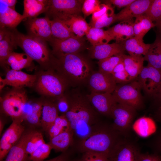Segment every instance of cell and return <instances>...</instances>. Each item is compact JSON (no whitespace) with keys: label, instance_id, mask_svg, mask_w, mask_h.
I'll list each match as a JSON object with an SVG mask.
<instances>
[{"label":"cell","instance_id":"cell-1","mask_svg":"<svg viewBox=\"0 0 161 161\" xmlns=\"http://www.w3.org/2000/svg\"><path fill=\"white\" fill-rule=\"evenodd\" d=\"M66 93L70 107L64 115L74 135L79 140L83 139L89 134L94 126L100 122L98 113L92 106L87 95L77 88Z\"/></svg>","mask_w":161,"mask_h":161},{"label":"cell","instance_id":"cell-2","mask_svg":"<svg viewBox=\"0 0 161 161\" xmlns=\"http://www.w3.org/2000/svg\"><path fill=\"white\" fill-rule=\"evenodd\" d=\"M54 55L52 69L63 78L69 86L75 88L87 83L92 71L86 58L79 53Z\"/></svg>","mask_w":161,"mask_h":161},{"label":"cell","instance_id":"cell-3","mask_svg":"<svg viewBox=\"0 0 161 161\" xmlns=\"http://www.w3.org/2000/svg\"><path fill=\"white\" fill-rule=\"evenodd\" d=\"M124 137L113 128L112 124L99 122L88 136L79 140L77 148L83 153L95 152L104 154L108 158L115 146Z\"/></svg>","mask_w":161,"mask_h":161},{"label":"cell","instance_id":"cell-4","mask_svg":"<svg viewBox=\"0 0 161 161\" xmlns=\"http://www.w3.org/2000/svg\"><path fill=\"white\" fill-rule=\"evenodd\" d=\"M12 40L17 46L21 48L24 53L36 61L41 69H52L54 56L49 49L46 41L25 35L16 28L10 29Z\"/></svg>","mask_w":161,"mask_h":161},{"label":"cell","instance_id":"cell-5","mask_svg":"<svg viewBox=\"0 0 161 161\" xmlns=\"http://www.w3.org/2000/svg\"><path fill=\"white\" fill-rule=\"evenodd\" d=\"M36 75L34 86L40 94L55 101L62 96L69 86L66 81L53 69H41Z\"/></svg>","mask_w":161,"mask_h":161},{"label":"cell","instance_id":"cell-6","mask_svg":"<svg viewBox=\"0 0 161 161\" xmlns=\"http://www.w3.org/2000/svg\"><path fill=\"white\" fill-rule=\"evenodd\" d=\"M1 112L12 119H22L23 110L28 101L27 95L23 88H13L0 97Z\"/></svg>","mask_w":161,"mask_h":161},{"label":"cell","instance_id":"cell-7","mask_svg":"<svg viewBox=\"0 0 161 161\" xmlns=\"http://www.w3.org/2000/svg\"><path fill=\"white\" fill-rule=\"evenodd\" d=\"M137 110L128 105L117 103L112 106L110 117L113 120V128L124 137H129Z\"/></svg>","mask_w":161,"mask_h":161},{"label":"cell","instance_id":"cell-8","mask_svg":"<svg viewBox=\"0 0 161 161\" xmlns=\"http://www.w3.org/2000/svg\"><path fill=\"white\" fill-rule=\"evenodd\" d=\"M140 86L135 80L127 83L117 84L112 96L117 103L131 106L137 110L143 106Z\"/></svg>","mask_w":161,"mask_h":161},{"label":"cell","instance_id":"cell-9","mask_svg":"<svg viewBox=\"0 0 161 161\" xmlns=\"http://www.w3.org/2000/svg\"><path fill=\"white\" fill-rule=\"evenodd\" d=\"M84 0H48L45 13L50 20L62 19L72 15H80Z\"/></svg>","mask_w":161,"mask_h":161},{"label":"cell","instance_id":"cell-10","mask_svg":"<svg viewBox=\"0 0 161 161\" xmlns=\"http://www.w3.org/2000/svg\"><path fill=\"white\" fill-rule=\"evenodd\" d=\"M137 78L141 89L157 98L161 85V70L148 64L143 66Z\"/></svg>","mask_w":161,"mask_h":161},{"label":"cell","instance_id":"cell-11","mask_svg":"<svg viewBox=\"0 0 161 161\" xmlns=\"http://www.w3.org/2000/svg\"><path fill=\"white\" fill-rule=\"evenodd\" d=\"M141 153L136 142L125 137L115 146L108 158L109 161H138Z\"/></svg>","mask_w":161,"mask_h":161},{"label":"cell","instance_id":"cell-12","mask_svg":"<svg viewBox=\"0 0 161 161\" xmlns=\"http://www.w3.org/2000/svg\"><path fill=\"white\" fill-rule=\"evenodd\" d=\"M23 119H12L13 121L2 135L0 141V161H3L11 148L20 140L25 132L22 124Z\"/></svg>","mask_w":161,"mask_h":161},{"label":"cell","instance_id":"cell-13","mask_svg":"<svg viewBox=\"0 0 161 161\" xmlns=\"http://www.w3.org/2000/svg\"><path fill=\"white\" fill-rule=\"evenodd\" d=\"M24 24L29 36L46 42L52 38L50 19L47 17L27 18Z\"/></svg>","mask_w":161,"mask_h":161},{"label":"cell","instance_id":"cell-14","mask_svg":"<svg viewBox=\"0 0 161 161\" xmlns=\"http://www.w3.org/2000/svg\"><path fill=\"white\" fill-rule=\"evenodd\" d=\"M36 78L35 74L30 75L21 71L8 69L5 78L0 77V90L6 85L18 88L34 87Z\"/></svg>","mask_w":161,"mask_h":161},{"label":"cell","instance_id":"cell-15","mask_svg":"<svg viewBox=\"0 0 161 161\" xmlns=\"http://www.w3.org/2000/svg\"><path fill=\"white\" fill-rule=\"evenodd\" d=\"M91 92H109L112 93L117 84L111 74L99 71H92L87 81Z\"/></svg>","mask_w":161,"mask_h":161},{"label":"cell","instance_id":"cell-16","mask_svg":"<svg viewBox=\"0 0 161 161\" xmlns=\"http://www.w3.org/2000/svg\"><path fill=\"white\" fill-rule=\"evenodd\" d=\"M52 47L54 55L60 54L78 53L84 45L83 38L71 37L60 40L52 37L48 41Z\"/></svg>","mask_w":161,"mask_h":161},{"label":"cell","instance_id":"cell-17","mask_svg":"<svg viewBox=\"0 0 161 161\" xmlns=\"http://www.w3.org/2000/svg\"><path fill=\"white\" fill-rule=\"evenodd\" d=\"M87 96L92 106L98 113L110 117L112 108L117 103L112 93L91 92Z\"/></svg>","mask_w":161,"mask_h":161},{"label":"cell","instance_id":"cell-18","mask_svg":"<svg viewBox=\"0 0 161 161\" xmlns=\"http://www.w3.org/2000/svg\"><path fill=\"white\" fill-rule=\"evenodd\" d=\"M153 0H135L115 14V22L121 21L145 14Z\"/></svg>","mask_w":161,"mask_h":161},{"label":"cell","instance_id":"cell-19","mask_svg":"<svg viewBox=\"0 0 161 161\" xmlns=\"http://www.w3.org/2000/svg\"><path fill=\"white\" fill-rule=\"evenodd\" d=\"M134 18L124 20L107 30L109 35L115 40V43L120 44L134 36Z\"/></svg>","mask_w":161,"mask_h":161},{"label":"cell","instance_id":"cell-20","mask_svg":"<svg viewBox=\"0 0 161 161\" xmlns=\"http://www.w3.org/2000/svg\"><path fill=\"white\" fill-rule=\"evenodd\" d=\"M89 50L90 57L98 60L123 54L125 51L121 45L116 43L92 46Z\"/></svg>","mask_w":161,"mask_h":161},{"label":"cell","instance_id":"cell-21","mask_svg":"<svg viewBox=\"0 0 161 161\" xmlns=\"http://www.w3.org/2000/svg\"><path fill=\"white\" fill-rule=\"evenodd\" d=\"M30 133V131H25L19 141L10 150L3 161H27L29 160L26 147Z\"/></svg>","mask_w":161,"mask_h":161},{"label":"cell","instance_id":"cell-22","mask_svg":"<svg viewBox=\"0 0 161 161\" xmlns=\"http://www.w3.org/2000/svg\"><path fill=\"white\" fill-rule=\"evenodd\" d=\"M58 116V112L55 101L51 100L43 101L41 125L44 131H47Z\"/></svg>","mask_w":161,"mask_h":161},{"label":"cell","instance_id":"cell-23","mask_svg":"<svg viewBox=\"0 0 161 161\" xmlns=\"http://www.w3.org/2000/svg\"><path fill=\"white\" fill-rule=\"evenodd\" d=\"M61 20L63 21L72 32L79 38H82L86 35L91 28L85 18L80 15H72Z\"/></svg>","mask_w":161,"mask_h":161},{"label":"cell","instance_id":"cell-24","mask_svg":"<svg viewBox=\"0 0 161 161\" xmlns=\"http://www.w3.org/2000/svg\"><path fill=\"white\" fill-rule=\"evenodd\" d=\"M144 57L142 55H123V62L131 81L138 77L144 66Z\"/></svg>","mask_w":161,"mask_h":161},{"label":"cell","instance_id":"cell-25","mask_svg":"<svg viewBox=\"0 0 161 161\" xmlns=\"http://www.w3.org/2000/svg\"><path fill=\"white\" fill-rule=\"evenodd\" d=\"M124 50L129 55H145L149 49L151 44L145 43L143 39L134 36L120 44Z\"/></svg>","mask_w":161,"mask_h":161},{"label":"cell","instance_id":"cell-26","mask_svg":"<svg viewBox=\"0 0 161 161\" xmlns=\"http://www.w3.org/2000/svg\"><path fill=\"white\" fill-rule=\"evenodd\" d=\"M74 136L73 132L70 129L49 138V141L48 143L55 151L64 152L72 144Z\"/></svg>","mask_w":161,"mask_h":161},{"label":"cell","instance_id":"cell-27","mask_svg":"<svg viewBox=\"0 0 161 161\" xmlns=\"http://www.w3.org/2000/svg\"><path fill=\"white\" fill-rule=\"evenodd\" d=\"M47 0H24V10L22 15L25 19L36 18L40 14L45 13Z\"/></svg>","mask_w":161,"mask_h":161},{"label":"cell","instance_id":"cell-28","mask_svg":"<svg viewBox=\"0 0 161 161\" xmlns=\"http://www.w3.org/2000/svg\"><path fill=\"white\" fill-rule=\"evenodd\" d=\"M33 61L30 58L24 53L13 52L8 57L6 65L10 66L12 69L21 71L23 69H28L33 67Z\"/></svg>","mask_w":161,"mask_h":161},{"label":"cell","instance_id":"cell-29","mask_svg":"<svg viewBox=\"0 0 161 161\" xmlns=\"http://www.w3.org/2000/svg\"><path fill=\"white\" fill-rule=\"evenodd\" d=\"M144 61L148 64L161 70V38L158 36L154 41L151 44L146 55L143 56Z\"/></svg>","mask_w":161,"mask_h":161},{"label":"cell","instance_id":"cell-30","mask_svg":"<svg viewBox=\"0 0 161 161\" xmlns=\"http://www.w3.org/2000/svg\"><path fill=\"white\" fill-rule=\"evenodd\" d=\"M24 19L22 15L15 10L8 8L3 12L0 13V27L15 29Z\"/></svg>","mask_w":161,"mask_h":161},{"label":"cell","instance_id":"cell-31","mask_svg":"<svg viewBox=\"0 0 161 161\" xmlns=\"http://www.w3.org/2000/svg\"><path fill=\"white\" fill-rule=\"evenodd\" d=\"M155 26V24L145 14L139 16L135 18L133 24L134 36L143 39L147 32Z\"/></svg>","mask_w":161,"mask_h":161},{"label":"cell","instance_id":"cell-32","mask_svg":"<svg viewBox=\"0 0 161 161\" xmlns=\"http://www.w3.org/2000/svg\"><path fill=\"white\" fill-rule=\"evenodd\" d=\"M52 37L63 40L74 37H77L62 21L58 19L50 20Z\"/></svg>","mask_w":161,"mask_h":161},{"label":"cell","instance_id":"cell-33","mask_svg":"<svg viewBox=\"0 0 161 161\" xmlns=\"http://www.w3.org/2000/svg\"><path fill=\"white\" fill-rule=\"evenodd\" d=\"M17 47L12 40L11 30L9 29V31L7 35L0 41V63L1 66L8 69L6 64V60L10 54L13 52V50L16 48Z\"/></svg>","mask_w":161,"mask_h":161},{"label":"cell","instance_id":"cell-34","mask_svg":"<svg viewBox=\"0 0 161 161\" xmlns=\"http://www.w3.org/2000/svg\"><path fill=\"white\" fill-rule=\"evenodd\" d=\"M86 36L92 46L107 44L114 40L107 30L95 27H91Z\"/></svg>","mask_w":161,"mask_h":161},{"label":"cell","instance_id":"cell-35","mask_svg":"<svg viewBox=\"0 0 161 161\" xmlns=\"http://www.w3.org/2000/svg\"><path fill=\"white\" fill-rule=\"evenodd\" d=\"M71 129L69 123L64 114L59 116L49 129V138Z\"/></svg>","mask_w":161,"mask_h":161},{"label":"cell","instance_id":"cell-36","mask_svg":"<svg viewBox=\"0 0 161 161\" xmlns=\"http://www.w3.org/2000/svg\"><path fill=\"white\" fill-rule=\"evenodd\" d=\"M123 54L113 56L99 60L98 62V71L106 74H111L114 68L123 61Z\"/></svg>","mask_w":161,"mask_h":161},{"label":"cell","instance_id":"cell-37","mask_svg":"<svg viewBox=\"0 0 161 161\" xmlns=\"http://www.w3.org/2000/svg\"><path fill=\"white\" fill-rule=\"evenodd\" d=\"M32 109L23 117L28 123L33 125H41L43 101L31 103Z\"/></svg>","mask_w":161,"mask_h":161},{"label":"cell","instance_id":"cell-38","mask_svg":"<svg viewBox=\"0 0 161 161\" xmlns=\"http://www.w3.org/2000/svg\"><path fill=\"white\" fill-rule=\"evenodd\" d=\"M45 143L43 135L41 132L36 130L30 131V135L26 145L27 154L30 155Z\"/></svg>","mask_w":161,"mask_h":161},{"label":"cell","instance_id":"cell-39","mask_svg":"<svg viewBox=\"0 0 161 161\" xmlns=\"http://www.w3.org/2000/svg\"><path fill=\"white\" fill-rule=\"evenodd\" d=\"M115 14L111 7L104 14L95 21L90 22V26L92 27L102 28L107 27L115 22Z\"/></svg>","mask_w":161,"mask_h":161},{"label":"cell","instance_id":"cell-40","mask_svg":"<svg viewBox=\"0 0 161 161\" xmlns=\"http://www.w3.org/2000/svg\"><path fill=\"white\" fill-rule=\"evenodd\" d=\"M111 75L117 84H125L131 81L125 69L123 61L114 68Z\"/></svg>","mask_w":161,"mask_h":161},{"label":"cell","instance_id":"cell-41","mask_svg":"<svg viewBox=\"0 0 161 161\" xmlns=\"http://www.w3.org/2000/svg\"><path fill=\"white\" fill-rule=\"evenodd\" d=\"M52 147L48 143H44L30 155L29 160L32 161H43L48 157Z\"/></svg>","mask_w":161,"mask_h":161},{"label":"cell","instance_id":"cell-42","mask_svg":"<svg viewBox=\"0 0 161 161\" xmlns=\"http://www.w3.org/2000/svg\"><path fill=\"white\" fill-rule=\"evenodd\" d=\"M145 14L155 24L161 19V0H153Z\"/></svg>","mask_w":161,"mask_h":161},{"label":"cell","instance_id":"cell-43","mask_svg":"<svg viewBox=\"0 0 161 161\" xmlns=\"http://www.w3.org/2000/svg\"><path fill=\"white\" fill-rule=\"evenodd\" d=\"M100 7L101 4L99 0H84L82 8V11L84 15V18L98 11L100 9Z\"/></svg>","mask_w":161,"mask_h":161},{"label":"cell","instance_id":"cell-44","mask_svg":"<svg viewBox=\"0 0 161 161\" xmlns=\"http://www.w3.org/2000/svg\"><path fill=\"white\" fill-rule=\"evenodd\" d=\"M148 144L154 153L161 155V126L149 140Z\"/></svg>","mask_w":161,"mask_h":161},{"label":"cell","instance_id":"cell-45","mask_svg":"<svg viewBox=\"0 0 161 161\" xmlns=\"http://www.w3.org/2000/svg\"><path fill=\"white\" fill-rule=\"evenodd\" d=\"M78 161H109L108 157L102 153L87 151L83 153L81 158Z\"/></svg>","mask_w":161,"mask_h":161},{"label":"cell","instance_id":"cell-46","mask_svg":"<svg viewBox=\"0 0 161 161\" xmlns=\"http://www.w3.org/2000/svg\"><path fill=\"white\" fill-rule=\"evenodd\" d=\"M55 102L58 112L64 114L68 111L70 107L69 103L66 92Z\"/></svg>","mask_w":161,"mask_h":161},{"label":"cell","instance_id":"cell-47","mask_svg":"<svg viewBox=\"0 0 161 161\" xmlns=\"http://www.w3.org/2000/svg\"><path fill=\"white\" fill-rule=\"evenodd\" d=\"M138 161H161V155L155 153H141Z\"/></svg>","mask_w":161,"mask_h":161},{"label":"cell","instance_id":"cell-48","mask_svg":"<svg viewBox=\"0 0 161 161\" xmlns=\"http://www.w3.org/2000/svg\"><path fill=\"white\" fill-rule=\"evenodd\" d=\"M111 7V5L108 4H101L100 9L92 14L90 22H93L104 14Z\"/></svg>","mask_w":161,"mask_h":161},{"label":"cell","instance_id":"cell-49","mask_svg":"<svg viewBox=\"0 0 161 161\" xmlns=\"http://www.w3.org/2000/svg\"><path fill=\"white\" fill-rule=\"evenodd\" d=\"M135 0H110L105 1L106 4H113L119 8L125 7Z\"/></svg>","mask_w":161,"mask_h":161},{"label":"cell","instance_id":"cell-50","mask_svg":"<svg viewBox=\"0 0 161 161\" xmlns=\"http://www.w3.org/2000/svg\"><path fill=\"white\" fill-rule=\"evenodd\" d=\"M69 156L68 153L63 152L58 156L50 159L43 161H69Z\"/></svg>","mask_w":161,"mask_h":161},{"label":"cell","instance_id":"cell-51","mask_svg":"<svg viewBox=\"0 0 161 161\" xmlns=\"http://www.w3.org/2000/svg\"><path fill=\"white\" fill-rule=\"evenodd\" d=\"M154 118L156 121L161 123V105L158 106L155 111Z\"/></svg>","mask_w":161,"mask_h":161},{"label":"cell","instance_id":"cell-52","mask_svg":"<svg viewBox=\"0 0 161 161\" xmlns=\"http://www.w3.org/2000/svg\"><path fill=\"white\" fill-rule=\"evenodd\" d=\"M9 8L15 10L16 4L17 2L16 0H4Z\"/></svg>","mask_w":161,"mask_h":161},{"label":"cell","instance_id":"cell-53","mask_svg":"<svg viewBox=\"0 0 161 161\" xmlns=\"http://www.w3.org/2000/svg\"><path fill=\"white\" fill-rule=\"evenodd\" d=\"M155 26L157 27L158 31L160 34L159 36L161 38V19L159 22L155 24Z\"/></svg>","mask_w":161,"mask_h":161},{"label":"cell","instance_id":"cell-54","mask_svg":"<svg viewBox=\"0 0 161 161\" xmlns=\"http://www.w3.org/2000/svg\"><path fill=\"white\" fill-rule=\"evenodd\" d=\"M157 100L160 103L159 106L161 105V85L160 89L158 93L157 97Z\"/></svg>","mask_w":161,"mask_h":161},{"label":"cell","instance_id":"cell-55","mask_svg":"<svg viewBox=\"0 0 161 161\" xmlns=\"http://www.w3.org/2000/svg\"><path fill=\"white\" fill-rule=\"evenodd\" d=\"M4 122L1 119H0V135H1V134L2 133V132L3 131L4 127Z\"/></svg>","mask_w":161,"mask_h":161}]
</instances>
